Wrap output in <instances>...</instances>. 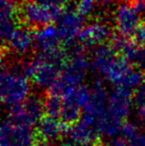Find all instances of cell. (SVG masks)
<instances>
[{
    "label": "cell",
    "mask_w": 145,
    "mask_h": 146,
    "mask_svg": "<svg viewBox=\"0 0 145 146\" xmlns=\"http://www.w3.org/2000/svg\"><path fill=\"white\" fill-rule=\"evenodd\" d=\"M1 100L6 108H12L30 96L29 79L21 73L17 64L11 68L1 64Z\"/></svg>",
    "instance_id": "cell-1"
},
{
    "label": "cell",
    "mask_w": 145,
    "mask_h": 146,
    "mask_svg": "<svg viewBox=\"0 0 145 146\" xmlns=\"http://www.w3.org/2000/svg\"><path fill=\"white\" fill-rule=\"evenodd\" d=\"M85 17L81 16L75 9V5L69 3L63 13L62 17L56 23L62 41L63 48L70 51L75 46L77 36L83 28Z\"/></svg>",
    "instance_id": "cell-2"
},
{
    "label": "cell",
    "mask_w": 145,
    "mask_h": 146,
    "mask_svg": "<svg viewBox=\"0 0 145 146\" xmlns=\"http://www.w3.org/2000/svg\"><path fill=\"white\" fill-rule=\"evenodd\" d=\"M18 20L21 25L33 30L56 22L51 8L41 5L35 0H25L18 4Z\"/></svg>",
    "instance_id": "cell-3"
},
{
    "label": "cell",
    "mask_w": 145,
    "mask_h": 146,
    "mask_svg": "<svg viewBox=\"0 0 145 146\" xmlns=\"http://www.w3.org/2000/svg\"><path fill=\"white\" fill-rule=\"evenodd\" d=\"M44 112V98L34 94L24 102L10 108L8 118L16 124L31 128L35 123H39Z\"/></svg>",
    "instance_id": "cell-4"
},
{
    "label": "cell",
    "mask_w": 145,
    "mask_h": 146,
    "mask_svg": "<svg viewBox=\"0 0 145 146\" xmlns=\"http://www.w3.org/2000/svg\"><path fill=\"white\" fill-rule=\"evenodd\" d=\"M113 17L116 31L125 38L134 39L139 27L143 24L141 15L133 2L124 1L118 4L114 10Z\"/></svg>",
    "instance_id": "cell-5"
},
{
    "label": "cell",
    "mask_w": 145,
    "mask_h": 146,
    "mask_svg": "<svg viewBox=\"0 0 145 146\" xmlns=\"http://www.w3.org/2000/svg\"><path fill=\"white\" fill-rule=\"evenodd\" d=\"M112 36L113 33L109 24L101 21H93L83 26L77 36V43L87 51L107 43L109 40H111Z\"/></svg>",
    "instance_id": "cell-6"
},
{
    "label": "cell",
    "mask_w": 145,
    "mask_h": 146,
    "mask_svg": "<svg viewBox=\"0 0 145 146\" xmlns=\"http://www.w3.org/2000/svg\"><path fill=\"white\" fill-rule=\"evenodd\" d=\"M36 142L35 131L30 127L14 123L9 118L1 126V146H33Z\"/></svg>",
    "instance_id": "cell-7"
},
{
    "label": "cell",
    "mask_w": 145,
    "mask_h": 146,
    "mask_svg": "<svg viewBox=\"0 0 145 146\" xmlns=\"http://www.w3.org/2000/svg\"><path fill=\"white\" fill-rule=\"evenodd\" d=\"M72 127L64 124L58 118L45 114L38 123L35 130L36 140L48 145L50 142H55L65 135L69 134Z\"/></svg>",
    "instance_id": "cell-8"
},
{
    "label": "cell",
    "mask_w": 145,
    "mask_h": 146,
    "mask_svg": "<svg viewBox=\"0 0 145 146\" xmlns=\"http://www.w3.org/2000/svg\"><path fill=\"white\" fill-rule=\"evenodd\" d=\"M101 131L97 122L83 117L71 128L69 133L73 146H85L101 140Z\"/></svg>",
    "instance_id": "cell-9"
},
{
    "label": "cell",
    "mask_w": 145,
    "mask_h": 146,
    "mask_svg": "<svg viewBox=\"0 0 145 146\" xmlns=\"http://www.w3.org/2000/svg\"><path fill=\"white\" fill-rule=\"evenodd\" d=\"M132 96V90L121 86H116L109 96V113L123 121L130 112Z\"/></svg>",
    "instance_id": "cell-10"
},
{
    "label": "cell",
    "mask_w": 145,
    "mask_h": 146,
    "mask_svg": "<svg viewBox=\"0 0 145 146\" xmlns=\"http://www.w3.org/2000/svg\"><path fill=\"white\" fill-rule=\"evenodd\" d=\"M5 47L7 51L15 55L23 56L27 54L35 47V31L27 26L19 25Z\"/></svg>",
    "instance_id": "cell-11"
},
{
    "label": "cell",
    "mask_w": 145,
    "mask_h": 146,
    "mask_svg": "<svg viewBox=\"0 0 145 146\" xmlns=\"http://www.w3.org/2000/svg\"><path fill=\"white\" fill-rule=\"evenodd\" d=\"M35 48L40 53H50L63 48L56 24H50L35 31Z\"/></svg>",
    "instance_id": "cell-12"
},
{
    "label": "cell",
    "mask_w": 145,
    "mask_h": 146,
    "mask_svg": "<svg viewBox=\"0 0 145 146\" xmlns=\"http://www.w3.org/2000/svg\"><path fill=\"white\" fill-rule=\"evenodd\" d=\"M117 55L119 54L110 43L99 45L93 49V54L91 60V68L97 73L103 76L109 64Z\"/></svg>",
    "instance_id": "cell-13"
},
{
    "label": "cell",
    "mask_w": 145,
    "mask_h": 146,
    "mask_svg": "<svg viewBox=\"0 0 145 146\" xmlns=\"http://www.w3.org/2000/svg\"><path fill=\"white\" fill-rule=\"evenodd\" d=\"M132 70L133 65L121 55H117L109 64L103 76L110 83L119 86Z\"/></svg>",
    "instance_id": "cell-14"
},
{
    "label": "cell",
    "mask_w": 145,
    "mask_h": 146,
    "mask_svg": "<svg viewBox=\"0 0 145 146\" xmlns=\"http://www.w3.org/2000/svg\"><path fill=\"white\" fill-rule=\"evenodd\" d=\"M63 108V98L54 94H46L44 96L45 114L58 118L61 115Z\"/></svg>",
    "instance_id": "cell-15"
},
{
    "label": "cell",
    "mask_w": 145,
    "mask_h": 146,
    "mask_svg": "<svg viewBox=\"0 0 145 146\" xmlns=\"http://www.w3.org/2000/svg\"><path fill=\"white\" fill-rule=\"evenodd\" d=\"M142 81H144L143 73H142L140 70L133 69L127 76H126V78L122 81V83L120 84L119 86L132 90L133 88H139L142 83Z\"/></svg>",
    "instance_id": "cell-16"
},
{
    "label": "cell",
    "mask_w": 145,
    "mask_h": 146,
    "mask_svg": "<svg viewBox=\"0 0 145 146\" xmlns=\"http://www.w3.org/2000/svg\"><path fill=\"white\" fill-rule=\"evenodd\" d=\"M133 100L134 102H135L136 108H137L138 115H145V84L140 86L136 90L133 96Z\"/></svg>",
    "instance_id": "cell-17"
},
{
    "label": "cell",
    "mask_w": 145,
    "mask_h": 146,
    "mask_svg": "<svg viewBox=\"0 0 145 146\" xmlns=\"http://www.w3.org/2000/svg\"><path fill=\"white\" fill-rule=\"evenodd\" d=\"M122 134L124 138L127 139L128 141L133 140L135 137H137L139 133V128L133 122H125L122 126Z\"/></svg>",
    "instance_id": "cell-18"
},
{
    "label": "cell",
    "mask_w": 145,
    "mask_h": 146,
    "mask_svg": "<svg viewBox=\"0 0 145 146\" xmlns=\"http://www.w3.org/2000/svg\"><path fill=\"white\" fill-rule=\"evenodd\" d=\"M35 1L48 8H66L67 5L71 2V0H35Z\"/></svg>",
    "instance_id": "cell-19"
},
{
    "label": "cell",
    "mask_w": 145,
    "mask_h": 146,
    "mask_svg": "<svg viewBox=\"0 0 145 146\" xmlns=\"http://www.w3.org/2000/svg\"><path fill=\"white\" fill-rule=\"evenodd\" d=\"M105 146H130L129 143L126 141L125 138L121 137H114L110 139L107 143H105Z\"/></svg>",
    "instance_id": "cell-20"
},
{
    "label": "cell",
    "mask_w": 145,
    "mask_h": 146,
    "mask_svg": "<svg viewBox=\"0 0 145 146\" xmlns=\"http://www.w3.org/2000/svg\"><path fill=\"white\" fill-rule=\"evenodd\" d=\"M133 4L141 17H145V0H134Z\"/></svg>",
    "instance_id": "cell-21"
},
{
    "label": "cell",
    "mask_w": 145,
    "mask_h": 146,
    "mask_svg": "<svg viewBox=\"0 0 145 146\" xmlns=\"http://www.w3.org/2000/svg\"><path fill=\"white\" fill-rule=\"evenodd\" d=\"M130 146H145V135L139 134L133 140L129 141Z\"/></svg>",
    "instance_id": "cell-22"
},
{
    "label": "cell",
    "mask_w": 145,
    "mask_h": 146,
    "mask_svg": "<svg viewBox=\"0 0 145 146\" xmlns=\"http://www.w3.org/2000/svg\"><path fill=\"white\" fill-rule=\"evenodd\" d=\"M113 1L114 0H97V3L101 8L107 9V8H109L110 6L113 5Z\"/></svg>",
    "instance_id": "cell-23"
},
{
    "label": "cell",
    "mask_w": 145,
    "mask_h": 146,
    "mask_svg": "<svg viewBox=\"0 0 145 146\" xmlns=\"http://www.w3.org/2000/svg\"><path fill=\"white\" fill-rule=\"evenodd\" d=\"M33 146H48V145L44 144V143H41V142H39V141H37V140H36L35 144H34Z\"/></svg>",
    "instance_id": "cell-24"
},
{
    "label": "cell",
    "mask_w": 145,
    "mask_h": 146,
    "mask_svg": "<svg viewBox=\"0 0 145 146\" xmlns=\"http://www.w3.org/2000/svg\"><path fill=\"white\" fill-rule=\"evenodd\" d=\"M140 117V119H141L142 121L144 122V124H145V115H142V116H139Z\"/></svg>",
    "instance_id": "cell-25"
},
{
    "label": "cell",
    "mask_w": 145,
    "mask_h": 146,
    "mask_svg": "<svg viewBox=\"0 0 145 146\" xmlns=\"http://www.w3.org/2000/svg\"><path fill=\"white\" fill-rule=\"evenodd\" d=\"M60 146H73L72 144H63V145H60Z\"/></svg>",
    "instance_id": "cell-26"
}]
</instances>
